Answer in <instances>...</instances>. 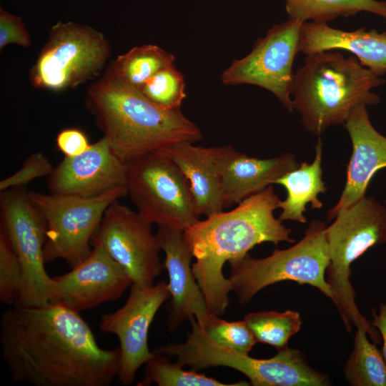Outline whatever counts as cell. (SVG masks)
Returning <instances> with one entry per match:
<instances>
[{"label":"cell","instance_id":"cb8c5ba5","mask_svg":"<svg viewBox=\"0 0 386 386\" xmlns=\"http://www.w3.org/2000/svg\"><path fill=\"white\" fill-rule=\"evenodd\" d=\"M366 330L357 327L354 347L344 367L343 374L352 386H386V362Z\"/></svg>","mask_w":386,"mask_h":386},{"label":"cell","instance_id":"5b68a950","mask_svg":"<svg viewBox=\"0 0 386 386\" xmlns=\"http://www.w3.org/2000/svg\"><path fill=\"white\" fill-rule=\"evenodd\" d=\"M327 226L329 262L326 280L348 332L362 327L376 344L381 337L377 330L360 312L355 292L350 281L351 264L369 248L386 242V209L376 199L365 197L345 209Z\"/></svg>","mask_w":386,"mask_h":386},{"label":"cell","instance_id":"6da1fadb","mask_svg":"<svg viewBox=\"0 0 386 386\" xmlns=\"http://www.w3.org/2000/svg\"><path fill=\"white\" fill-rule=\"evenodd\" d=\"M0 345L15 382L109 386L119 372V347H100L79 312L60 303L14 305L1 318Z\"/></svg>","mask_w":386,"mask_h":386},{"label":"cell","instance_id":"8fae6325","mask_svg":"<svg viewBox=\"0 0 386 386\" xmlns=\"http://www.w3.org/2000/svg\"><path fill=\"white\" fill-rule=\"evenodd\" d=\"M304 22L289 18L269 29L259 38L244 57L234 59L221 74L227 86L251 84L273 94L292 112L293 62L298 51Z\"/></svg>","mask_w":386,"mask_h":386},{"label":"cell","instance_id":"83f0119b","mask_svg":"<svg viewBox=\"0 0 386 386\" xmlns=\"http://www.w3.org/2000/svg\"><path fill=\"white\" fill-rule=\"evenodd\" d=\"M185 81L174 64L162 69L138 89L149 100L167 110L181 109L186 97Z\"/></svg>","mask_w":386,"mask_h":386},{"label":"cell","instance_id":"4316f807","mask_svg":"<svg viewBox=\"0 0 386 386\" xmlns=\"http://www.w3.org/2000/svg\"><path fill=\"white\" fill-rule=\"evenodd\" d=\"M145 365V377L138 385H148L151 382L159 386L249 385L246 382L224 384L203 374H199L194 370H183L181 365L177 362L172 363L165 357L159 354H156Z\"/></svg>","mask_w":386,"mask_h":386},{"label":"cell","instance_id":"e0dca14e","mask_svg":"<svg viewBox=\"0 0 386 386\" xmlns=\"http://www.w3.org/2000/svg\"><path fill=\"white\" fill-rule=\"evenodd\" d=\"M156 237L165 254L164 266L169 275L171 302L167 324L176 329L185 320L195 317L202 326L210 315L204 294L192 268L193 256L184 237V231L169 226H158Z\"/></svg>","mask_w":386,"mask_h":386},{"label":"cell","instance_id":"4fadbf2b","mask_svg":"<svg viewBox=\"0 0 386 386\" xmlns=\"http://www.w3.org/2000/svg\"><path fill=\"white\" fill-rule=\"evenodd\" d=\"M170 296L168 284L142 287L132 284L129 297L117 311L103 315L99 329L117 335L121 352L118 378L124 385L131 384L138 369L156 354L148 347V332L156 313Z\"/></svg>","mask_w":386,"mask_h":386},{"label":"cell","instance_id":"5bb4252c","mask_svg":"<svg viewBox=\"0 0 386 386\" xmlns=\"http://www.w3.org/2000/svg\"><path fill=\"white\" fill-rule=\"evenodd\" d=\"M204 367L224 366L247 377L254 386H327L328 377L310 366L297 349L287 347L269 359H257L206 341L199 352Z\"/></svg>","mask_w":386,"mask_h":386},{"label":"cell","instance_id":"603a6c76","mask_svg":"<svg viewBox=\"0 0 386 386\" xmlns=\"http://www.w3.org/2000/svg\"><path fill=\"white\" fill-rule=\"evenodd\" d=\"M289 18L302 22L327 23L340 16L360 11L373 13L386 19V2L376 0H285Z\"/></svg>","mask_w":386,"mask_h":386},{"label":"cell","instance_id":"d6986e66","mask_svg":"<svg viewBox=\"0 0 386 386\" xmlns=\"http://www.w3.org/2000/svg\"><path fill=\"white\" fill-rule=\"evenodd\" d=\"M213 156L222 180L224 207L239 204L275 184L300 165L292 153L259 159L237 152L229 145L213 147Z\"/></svg>","mask_w":386,"mask_h":386},{"label":"cell","instance_id":"ffe728a7","mask_svg":"<svg viewBox=\"0 0 386 386\" xmlns=\"http://www.w3.org/2000/svg\"><path fill=\"white\" fill-rule=\"evenodd\" d=\"M345 50L365 67L381 76L386 73V32L359 28L344 31L327 23H303L298 51L305 56L324 51Z\"/></svg>","mask_w":386,"mask_h":386},{"label":"cell","instance_id":"484cf974","mask_svg":"<svg viewBox=\"0 0 386 386\" xmlns=\"http://www.w3.org/2000/svg\"><path fill=\"white\" fill-rule=\"evenodd\" d=\"M257 342L274 347L278 351L287 347L289 339L302 325L298 312H257L247 314L244 320Z\"/></svg>","mask_w":386,"mask_h":386},{"label":"cell","instance_id":"d4e9b609","mask_svg":"<svg viewBox=\"0 0 386 386\" xmlns=\"http://www.w3.org/2000/svg\"><path fill=\"white\" fill-rule=\"evenodd\" d=\"M174 56L154 44L134 46L118 56L110 64L123 81L139 89L158 71L174 64Z\"/></svg>","mask_w":386,"mask_h":386},{"label":"cell","instance_id":"f546056e","mask_svg":"<svg viewBox=\"0 0 386 386\" xmlns=\"http://www.w3.org/2000/svg\"><path fill=\"white\" fill-rule=\"evenodd\" d=\"M23 274L21 263L2 224L0 229V300L16 305L21 295Z\"/></svg>","mask_w":386,"mask_h":386},{"label":"cell","instance_id":"3957f363","mask_svg":"<svg viewBox=\"0 0 386 386\" xmlns=\"http://www.w3.org/2000/svg\"><path fill=\"white\" fill-rule=\"evenodd\" d=\"M85 103L112 152L124 163L179 142L200 140L197 124L181 109H164L108 66L87 89Z\"/></svg>","mask_w":386,"mask_h":386},{"label":"cell","instance_id":"7402d4cb","mask_svg":"<svg viewBox=\"0 0 386 386\" xmlns=\"http://www.w3.org/2000/svg\"><path fill=\"white\" fill-rule=\"evenodd\" d=\"M322 142L319 139L312 163L304 162L276 181L275 184L283 186L287 191V197L280 201L279 207L282 209L278 217L282 222L292 220L305 224L307 219L304 212L308 203L312 209L322 208V202L317 197L327 190L322 180Z\"/></svg>","mask_w":386,"mask_h":386},{"label":"cell","instance_id":"1f68e13d","mask_svg":"<svg viewBox=\"0 0 386 386\" xmlns=\"http://www.w3.org/2000/svg\"><path fill=\"white\" fill-rule=\"evenodd\" d=\"M29 31L20 16L0 9V50L7 45L16 44L24 48L31 46Z\"/></svg>","mask_w":386,"mask_h":386},{"label":"cell","instance_id":"7c38bea8","mask_svg":"<svg viewBox=\"0 0 386 386\" xmlns=\"http://www.w3.org/2000/svg\"><path fill=\"white\" fill-rule=\"evenodd\" d=\"M91 244L102 247L133 284L153 285L163 269L159 255L161 249L152 224L118 200L107 209Z\"/></svg>","mask_w":386,"mask_h":386},{"label":"cell","instance_id":"ba28073f","mask_svg":"<svg viewBox=\"0 0 386 386\" xmlns=\"http://www.w3.org/2000/svg\"><path fill=\"white\" fill-rule=\"evenodd\" d=\"M112 54L104 34L91 26L58 21L29 72L37 89L59 92L97 76Z\"/></svg>","mask_w":386,"mask_h":386},{"label":"cell","instance_id":"9c48e42d","mask_svg":"<svg viewBox=\"0 0 386 386\" xmlns=\"http://www.w3.org/2000/svg\"><path fill=\"white\" fill-rule=\"evenodd\" d=\"M46 224V263L64 260L71 268L91 252V238L108 207L127 194L119 186L91 197L28 192Z\"/></svg>","mask_w":386,"mask_h":386},{"label":"cell","instance_id":"2e32d148","mask_svg":"<svg viewBox=\"0 0 386 386\" xmlns=\"http://www.w3.org/2000/svg\"><path fill=\"white\" fill-rule=\"evenodd\" d=\"M126 164L102 137L82 154L64 157L47 179L49 193L91 197L125 186Z\"/></svg>","mask_w":386,"mask_h":386},{"label":"cell","instance_id":"9a60e30c","mask_svg":"<svg viewBox=\"0 0 386 386\" xmlns=\"http://www.w3.org/2000/svg\"><path fill=\"white\" fill-rule=\"evenodd\" d=\"M57 302L78 312L119 299L133 284L131 278L99 246L71 270L54 277Z\"/></svg>","mask_w":386,"mask_h":386},{"label":"cell","instance_id":"4dcf8cb0","mask_svg":"<svg viewBox=\"0 0 386 386\" xmlns=\"http://www.w3.org/2000/svg\"><path fill=\"white\" fill-rule=\"evenodd\" d=\"M54 167L46 155L36 152L28 157L20 169L0 182V191L22 187L32 180L49 176Z\"/></svg>","mask_w":386,"mask_h":386},{"label":"cell","instance_id":"7a4b0ae2","mask_svg":"<svg viewBox=\"0 0 386 386\" xmlns=\"http://www.w3.org/2000/svg\"><path fill=\"white\" fill-rule=\"evenodd\" d=\"M280 199L270 185L244 199L233 209L199 220L184 231L195 262L192 268L209 313L222 315L232 290L222 272L224 263L242 258L263 242H294L291 229L274 215Z\"/></svg>","mask_w":386,"mask_h":386},{"label":"cell","instance_id":"f1b7e54d","mask_svg":"<svg viewBox=\"0 0 386 386\" xmlns=\"http://www.w3.org/2000/svg\"><path fill=\"white\" fill-rule=\"evenodd\" d=\"M199 327L217 345L241 354L248 355L257 343L244 320L227 322L212 314Z\"/></svg>","mask_w":386,"mask_h":386},{"label":"cell","instance_id":"ac0fdd59","mask_svg":"<svg viewBox=\"0 0 386 386\" xmlns=\"http://www.w3.org/2000/svg\"><path fill=\"white\" fill-rule=\"evenodd\" d=\"M366 107H356L344 124L351 139L352 152L345 187L338 202L328 210V220L365 197L372 177L386 167V137L372 126Z\"/></svg>","mask_w":386,"mask_h":386},{"label":"cell","instance_id":"277c9868","mask_svg":"<svg viewBox=\"0 0 386 386\" xmlns=\"http://www.w3.org/2000/svg\"><path fill=\"white\" fill-rule=\"evenodd\" d=\"M384 82L353 55L310 54L294 74L293 109L301 114L305 129L320 136L330 127L344 124L356 107L379 103L372 89Z\"/></svg>","mask_w":386,"mask_h":386},{"label":"cell","instance_id":"8992f818","mask_svg":"<svg viewBox=\"0 0 386 386\" xmlns=\"http://www.w3.org/2000/svg\"><path fill=\"white\" fill-rule=\"evenodd\" d=\"M326 227L324 222L313 220L304 237L290 248L276 249L264 258L247 254L229 262V279L239 302L245 305L263 288L282 281L309 284L332 301L333 294L325 277L329 262Z\"/></svg>","mask_w":386,"mask_h":386},{"label":"cell","instance_id":"44dd1931","mask_svg":"<svg viewBox=\"0 0 386 386\" xmlns=\"http://www.w3.org/2000/svg\"><path fill=\"white\" fill-rule=\"evenodd\" d=\"M188 179L198 213L209 217L224 208L223 189L213 147L179 142L163 150Z\"/></svg>","mask_w":386,"mask_h":386},{"label":"cell","instance_id":"30bf717a","mask_svg":"<svg viewBox=\"0 0 386 386\" xmlns=\"http://www.w3.org/2000/svg\"><path fill=\"white\" fill-rule=\"evenodd\" d=\"M1 222L21 263L23 289L16 305L45 306L57 302L54 277L46 271V224L21 187L1 192Z\"/></svg>","mask_w":386,"mask_h":386},{"label":"cell","instance_id":"d6a6232c","mask_svg":"<svg viewBox=\"0 0 386 386\" xmlns=\"http://www.w3.org/2000/svg\"><path fill=\"white\" fill-rule=\"evenodd\" d=\"M56 144L64 157H69L82 154L91 145L85 133L77 128H67L59 132Z\"/></svg>","mask_w":386,"mask_h":386},{"label":"cell","instance_id":"836d02e7","mask_svg":"<svg viewBox=\"0 0 386 386\" xmlns=\"http://www.w3.org/2000/svg\"><path fill=\"white\" fill-rule=\"evenodd\" d=\"M372 325L379 332L382 340V354L386 362V303H381L378 312L372 310Z\"/></svg>","mask_w":386,"mask_h":386},{"label":"cell","instance_id":"52a82bcc","mask_svg":"<svg viewBox=\"0 0 386 386\" xmlns=\"http://www.w3.org/2000/svg\"><path fill=\"white\" fill-rule=\"evenodd\" d=\"M125 187L137 212L152 224L184 231L199 220L188 179L162 151L126 163Z\"/></svg>","mask_w":386,"mask_h":386}]
</instances>
